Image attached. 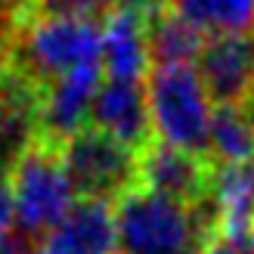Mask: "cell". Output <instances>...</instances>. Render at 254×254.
<instances>
[{"mask_svg": "<svg viewBox=\"0 0 254 254\" xmlns=\"http://www.w3.org/2000/svg\"><path fill=\"white\" fill-rule=\"evenodd\" d=\"M37 16H56V19H87L93 22L99 16H109L118 0H31Z\"/></svg>", "mask_w": 254, "mask_h": 254, "instance_id": "16", "label": "cell"}, {"mask_svg": "<svg viewBox=\"0 0 254 254\" xmlns=\"http://www.w3.org/2000/svg\"><path fill=\"white\" fill-rule=\"evenodd\" d=\"M37 254H115V211L109 201L81 198L44 239Z\"/></svg>", "mask_w": 254, "mask_h": 254, "instance_id": "11", "label": "cell"}, {"mask_svg": "<svg viewBox=\"0 0 254 254\" xmlns=\"http://www.w3.org/2000/svg\"><path fill=\"white\" fill-rule=\"evenodd\" d=\"M16 223L31 236H47L74 208V186L62 164L59 143L34 136L9 164Z\"/></svg>", "mask_w": 254, "mask_h": 254, "instance_id": "3", "label": "cell"}, {"mask_svg": "<svg viewBox=\"0 0 254 254\" xmlns=\"http://www.w3.org/2000/svg\"><path fill=\"white\" fill-rule=\"evenodd\" d=\"M195 71L214 106H251L254 34H211L201 44Z\"/></svg>", "mask_w": 254, "mask_h": 254, "instance_id": "6", "label": "cell"}, {"mask_svg": "<svg viewBox=\"0 0 254 254\" xmlns=\"http://www.w3.org/2000/svg\"><path fill=\"white\" fill-rule=\"evenodd\" d=\"M99 84H103L99 65L78 68L50 81L41 99V136L53 143H65L68 136L84 130L90 121V106Z\"/></svg>", "mask_w": 254, "mask_h": 254, "instance_id": "10", "label": "cell"}, {"mask_svg": "<svg viewBox=\"0 0 254 254\" xmlns=\"http://www.w3.org/2000/svg\"><path fill=\"white\" fill-rule=\"evenodd\" d=\"M16 3H19V6H25V3H28V0H16Z\"/></svg>", "mask_w": 254, "mask_h": 254, "instance_id": "20", "label": "cell"}, {"mask_svg": "<svg viewBox=\"0 0 254 254\" xmlns=\"http://www.w3.org/2000/svg\"><path fill=\"white\" fill-rule=\"evenodd\" d=\"M90 127L109 133L121 146L133 149L136 155L152 139V118H149V99L143 81H112L99 84L90 106Z\"/></svg>", "mask_w": 254, "mask_h": 254, "instance_id": "8", "label": "cell"}, {"mask_svg": "<svg viewBox=\"0 0 254 254\" xmlns=\"http://www.w3.org/2000/svg\"><path fill=\"white\" fill-rule=\"evenodd\" d=\"M99 62L112 81H143L149 71V19L124 6H115L106 16Z\"/></svg>", "mask_w": 254, "mask_h": 254, "instance_id": "12", "label": "cell"}, {"mask_svg": "<svg viewBox=\"0 0 254 254\" xmlns=\"http://www.w3.org/2000/svg\"><path fill=\"white\" fill-rule=\"evenodd\" d=\"M217 239L211 205L189 208L146 186H133L115 205L118 254H198Z\"/></svg>", "mask_w": 254, "mask_h": 254, "instance_id": "1", "label": "cell"}, {"mask_svg": "<svg viewBox=\"0 0 254 254\" xmlns=\"http://www.w3.org/2000/svg\"><path fill=\"white\" fill-rule=\"evenodd\" d=\"M0 254H31L28 248H25V242L22 239H16V236H0Z\"/></svg>", "mask_w": 254, "mask_h": 254, "instance_id": "19", "label": "cell"}, {"mask_svg": "<svg viewBox=\"0 0 254 254\" xmlns=\"http://www.w3.org/2000/svg\"><path fill=\"white\" fill-rule=\"evenodd\" d=\"M152 136L158 143L208 158L214 103L195 65H155L146 81Z\"/></svg>", "mask_w": 254, "mask_h": 254, "instance_id": "2", "label": "cell"}, {"mask_svg": "<svg viewBox=\"0 0 254 254\" xmlns=\"http://www.w3.org/2000/svg\"><path fill=\"white\" fill-rule=\"evenodd\" d=\"M214 164L208 158L189 155L152 139L136 155V186H146L158 195H168L180 205L198 208L208 201Z\"/></svg>", "mask_w": 254, "mask_h": 254, "instance_id": "7", "label": "cell"}, {"mask_svg": "<svg viewBox=\"0 0 254 254\" xmlns=\"http://www.w3.org/2000/svg\"><path fill=\"white\" fill-rule=\"evenodd\" d=\"M118 6L130 9V12H139L143 19H155L161 12H168L171 0H118Z\"/></svg>", "mask_w": 254, "mask_h": 254, "instance_id": "18", "label": "cell"}, {"mask_svg": "<svg viewBox=\"0 0 254 254\" xmlns=\"http://www.w3.org/2000/svg\"><path fill=\"white\" fill-rule=\"evenodd\" d=\"M16 226V198H12L9 177L0 174V236H9Z\"/></svg>", "mask_w": 254, "mask_h": 254, "instance_id": "17", "label": "cell"}, {"mask_svg": "<svg viewBox=\"0 0 254 254\" xmlns=\"http://www.w3.org/2000/svg\"><path fill=\"white\" fill-rule=\"evenodd\" d=\"M211 164L254 161V112L251 106H214L208 130Z\"/></svg>", "mask_w": 254, "mask_h": 254, "instance_id": "13", "label": "cell"}, {"mask_svg": "<svg viewBox=\"0 0 254 254\" xmlns=\"http://www.w3.org/2000/svg\"><path fill=\"white\" fill-rule=\"evenodd\" d=\"M248 251H251V254H254V239H251V248H248Z\"/></svg>", "mask_w": 254, "mask_h": 254, "instance_id": "21", "label": "cell"}, {"mask_svg": "<svg viewBox=\"0 0 254 254\" xmlns=\"http://www.w3.org/2000/svg\"><path fill=\"white\" fill-rule=\"evenodd\" d=\"M208 205L217 220V239L248 251L254 239V161L214 164Z\"/></svg>", "mask_w": 254, "mask_h": 254, "instance_id": "9", "label": "cell"}, {"mask_svg": "<svg viewBox=\"0 0 254 254\" xmlns=\"http://www.w3.org/2000/svg\"><path fill=\"white\" fill-rule=\"evenodd\" d=\"M168 9L205 37L254 31V0H171Z\"/></svg>", "mask_w": 254, "mask_h": 254, "instance_id": "14", "label": "cell"}, {"mask_svg": "<svg viewBox=\"0 0 254 254\" xmlns=\"http://www.w3.org/2000/svg\"><path fill=\"white\" fill-rule=\"evenodd\" d=\"M205 34L177 19L174 12L149 19V59L155 65H192L201 53Z\"/></svg>", "mask_w": 254, "mask_h": 254, "instance_id": "15", "label": "cell"}, {"mask_svg": "<svg viewBox=\"0 0 254 254\" xmlns=\"http://www.w3.org/2000/svg\"><path fill=\"white\" fill-rule=\"evenodd\" d=\"M103 31L87 19L37 16L22 28L16 44V68L47 87L68 71L99 65Z\"/></svg>", "mask_w": 254, "mask_h": 254, "instance_id": "4", "label": "cell"}, {"mask_svg": "<svg viewBox=\"0 0 254 254\" xmlns=\"http://www.w3.org/2000/svg\"><path fill=\"white\" fill-rule=\"evenodd\" d=\"M59 152L74 192L84 198L109 201L136 186V152L96 127H84L68 136L59 143Z\"/></svg>", "mask_w": 254, "mask_h": 254, "instance_id": "5", "label": "cell"}]
</instances>
